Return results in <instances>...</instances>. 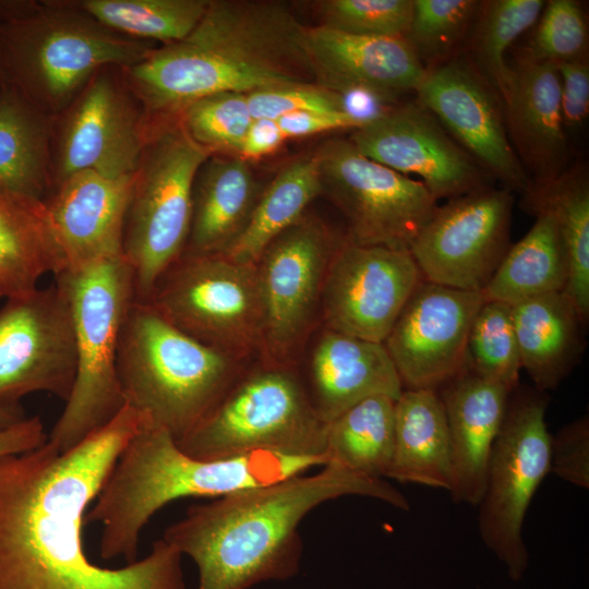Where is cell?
I'll list each match as a JSON object with an SVG mask.
<instances>
[{
	"label": "cell",
	"instance_id": "1",
	"mask_svg": "<svg viewBox=\"0 0 589 589\" xmlns=\"http://www.w3.org/2000/svg\"><path fill=\"white\" fill-rule=\"evenodd\" d=\"M142 422L125 405L104 428L59 452L0 457V589H185L182 555L163 538L121 568L92 563L85 514Z\"/></svg>",
	"mask_w": 589,
	"mask_h": 589
},
{
	"label": "cell",
	"instance_id": "2",
	"mask_svg": "<svg viewBox=\"0 0 589 589\" xmlns=\"http://www.w3.org/2000/svg\"><path fill=\"white\" fill-rule=\"evenodd\" d=\"M364 496L409 510L405 495L373 479L327 461L315 473L236 491L193 505L168 526L163 539L199 570L196 589H249L294 577L303 552L302 519L323 503Z\"/></svg>",
	"mask_w": 589,
	"mask_h": 589
},
{
	"label": "cell",
	"instance_id": "3",
	"mask_svg": "<svg viewBox=\"0 0 589 589\" xmlns=\"http://www.w3.org/2000/svg\"><path fill=\"white\" fill-rule=\"evenodd\" d=\"M305 28L279 1L209 0L183 39L121 70L154 127L211 95L315 83Z\"/></svg>",
	"mask_w": 589,
	"mask_h": 589
},
{
	"label": "cell",
	"instance_id": "4",
	"mask_svg": "<svg viewBox=\"0 0 589 589\" xmlns=\"http://www.w3.org/2000/svg\"><path fill=\"white\" fill-rule=\"evenodd\" d=\"M325 457H297L268 452L204 460L183 453L161 426L142 420L130 438L84 522H99L104 560L136 561L139 539L149 519L183 497H219L269 484L322 467Z\"/></svg>",
	"mask_w": 589,
	"mask_h": 589
},
{
	"label": "cell",
	"instance_id": "5",
	"mask_svg": "<svg viewBox=\"0 0 589 589\" xmlns=\"http://www.w3.org/2000/svg\"><path fill=\"white\" fill-rule=\"evenodd\" d=\"M157 47L106 27L74 0L0 1L7 82L52 118L97 71L133 65Z\"/></svg>",
	"mask_w": 589,
	"mask_h": 589
},
{
	"label": "cell",
	"instance_id": "6",
	"mask_svg": "<svg viewBox=\"0 0 589 589\" xmlns=\"http://www.w3.org/2000/svg\"><path fill=\"white\" fill-rule=\"evenodd\" d=\"M242 373L240 361L192 338L148 301L134 298L120 333L118 377L125 405L143 421L179 442Z\"/></svg>",
	"mask_w": 589,
	"mask_h": 589
},
{
	"label": "cell",
	"instance_id": "7",
	"mask_svg": "<svg viewBox=\"0 0 589 589\" xmlns=\"http://www.w3.org/2000/svg\"><path fill=\"white\" fill-rule=\"evenodd\" d=\"M67 290L76 338V376L48 442L65 452L108 424L125 406L118 377V348L135 298L133 273L123 255L55 276Z\"/></svg>",
	"mask_w": 589,
	"mask_h": 589
},
{
	"label": "cell",
	"instance_id": "8",
	"mask_svg": "<svg viewBox=\"0 0 589 589\" xmlns=\"http://www.w3.org/2000/svg\"><path fill=\"white\" fill-rule=\"evenodd\" d=\"M325 433L326 424L315 413L298 370L265 361L243 371L177 444L204 460L260 452L326 458Z\"/></svg>",
	"mask_w": 589,
	"mask_h": 589
},
{
	"label": "cell",
	"instance_id": "9",
	"mask_svg": "<svg viewBox=\"0 0 589 589\" xmlns=\"http://www.w3.org/2000/svg\"><path fill=\"white\" fill-rule=\"evenodd\" d=\"M212 154L178 120L154 127L133 173L122 254L130 265L135 299L147 300L159 277L184 252L193 187Z\"/></svg>",
	"mask_w": 589,
	"mask_h": 589
},
{
	"label": "cell",
	"instance_id": "10",
	"mask_svg": "<svg viewBox=\"0 0 589 589\" xmlns=\"http://www.w3.org/2000/svg\"><path fill=\"white\" fill-rule=\"evenodd\" d=\"M549 401L546 392L520 384L510 393L477 506L481 540L513 581L522 579L528 568L524 522L537 490L551 472Z\"/></svg>",
	"mask_w": 589,
	"mask_h": 589
},
{
	"label": "cell",
	"instance_id": "11",
	"mask_svg": "<svg viewBox=\"0 0 589 589\" xmlns=\"http://www.w3.org/2000/svg\"><path fill=\"white\" fill-rule=\"evenodd\" d=\"M145 301L187 335L238 361L261 349L264 308L255 264L182 254Z\"/></svg>",
	"mask_w": 589,
	"mask_h": 589
},
{
	"label": "cell",
	"instance_id": "12",
	"mask_svg": "<svg viewBox=\"0 0 589 589\" xmlns=\"http://www.w3.org/2000/svg\"><path fill=\"white\" fill-rule=\"evenodd\" d=\"M314 154L322 194L345 217L346 239L409 250L438 206L426 187L364 156L349 140H327Z\"/></svg>",
	"mask_w": 589,
	"mask_h": 589
},
{
	"label": "cell",
	"instance_id": "13",
	"mask_svg": "<svg viewBox=\"0 0 589 589\" xmlns=\"http://www.w3.org/2000/svg\"><path fill=\"white\" fill-rule=\"evenodd\" d=\"M148 139L146 115L121 68L100 69L53 118L52 190L84 170L111 178L132 176Z\"/></svg>",
	"mask_w": 589,
	"mask_h": 589
},
{
	"label": "cell",
	"instance_id": "14",
	"mask_svg": "<svg viewBox=\"0 0 589 589\" xmlns=\"http://www.w3.org/2000/svg\"><path fill=\"white\" fill-rule=\"evenodd\" d=\"M75 376V326L65 288L55 280L7 298L0 308V406L21 407V399L38 392L67 401Z\"/></svg>",
	"mask_w": 589,
	"mask_h": 589
},
{
	"label": "cell",
	"instance_id": "15",
	"mask_svg": "<svg viewBox=\"0 0 589 589\" xmlns=\"http://www.w3.org/2000/svg\"><path fill=\"white\" fill-rule=\"evenodd\" d=\"M337 240L320 219L304 214L277 236L255 263L264 308L265 361L293 365L311 328Z\"/></svg>",
	"mask_w": 589,
	"mask_h": 589
},
{
	"label": "cell",
	"instance_id": "16",
	"mask_svg": "<svg viewBox=\"0 0 589 589\" xmlns=\"http://www.w3.org/2000/svg\"><path fill=\"white\" fill-rule=\"evenodd\" d=\"M513 192L490 187L448 200L409 248L424 280L481 292L510 247Z\"/></svg>",
	"mask_w": 589,
	"mask_h": 589
},
{
	"label": "cell",
	"instance_id": "17",
	"mask_svg": "<svg viewBox=\"0 0 589 589\" xmlns=\"http://www.w3.org/2000/svg\"><path fill=\"white\" fill-rule=\"evenodd\" d=\"M422 280L409 250L360 245L345 239L324 277L320 306L325 328L384 342Z\"/></svg>",
	"mask_w": 589,
	"mask_h": 589
},
{
	"label": "cell",
	"instance_id": "18",
	"mask_svg": "<svg viewBox=\"0 0 589 589\" xmlns=\"http://www.w3.org/2000/svg\"><path fill=\"white\" fill-rule=\"evenodd\" d=\"M484 302L481 292L422 280L384 346L404 389H434L467 370L471 323Z\"/></svg>",
	"mask_w": 589,
	"mask_h": 589
},
{
	"label": "cell",
	"instance_id": "19",
	"mask_svg": "<svg viewBox=\"0 0 589 589\" xmlns=\"http://www.w3.org/2000/svg\"><path fill=\"white\" fill-rule=\"evenodd\" d=\"M349 141L364 156L419 176L436 201L489 187V175L418 100L381 111L354 129Z\"/></svg>",
	"mask_w": 589,
	"mask_h": 589
},
{
	"label": "cell",
	"instance_id": "20",
	"mask_svg": "<svg viewBox=\"0 0 589 589\" xmlns=\"http://www.w3.org/2000/svg\"><path fill=\"white\" fill-rule=\"evenodd\" d=\"M418 101L456 143L504 189L522 195L532 182L508 139L497 94L470 65L450 60L426 69Z\"/></svg>",
	"mask_w": 589,
	"mask_h": 589
},
{
	"label": "cell",
	"instance_id": "21",
	"mask_svg": "<svg viewBox=\"0 0 589 589\" xmlns=\"http://www.w3.org/2000/svg\"><path fill=\"white\" fill-rule=\"evenodd\" d=\"M305 47L315 83L341 96L392 101L416 92L426 73L404 38L353 35L320 24L305 28Z\"/></svg>",
	"mask_w": 589,
	"mask_h": 589
},
{
	"label": "cell",
	"instance_id": "22",
	"mask_svg": "<svg viewBox=\"0 0 589 589\" xmlns=\"http://www.w3.org/2000/svg\"><path fill=\"white\" fill-rule=\"evenodd\" d=\"M132 184L133 175L111 178L84 170L51 191L45 204L65 260L64 269L123 255Z\"/></svg>",
	"mask_w": 589,
	"mask_h": 589
},
{
	"label": "cell",
	"instance_id": "23",
	"mask_svg": "<svg viewBox=\"0 0 589 589\" xmlns=\"http://www.w3.org/2000/svg\"><path fill=\"white\" fill-rule=\"evenodd\" d=\"M301 381L322 422L329 423L356 404L372 397L397 400L404 387L383 342L324 328Z\"/></svg>",
	"mask_w": 589,
	"mask_h": 589
},
{
	"label": "cell",
	"instance_id": "24",
	"mask_svg": "<svg viewBox=\"0 0 589 589\" xmlns=\"http://www.w3.org/2000/svg\"><path fill=\"white\" fill-rule=\"evenodd\" d=\"M512 392L469 370L437 389L450 438L448 492L456 504L477 507L482 497L491 450Z\"/></svg>",
	"mask_w": 589,
	"mask_h": 589
},
{
	"label": "cell",
	"instance_id": "25",
	"mask_svg": "<svg viewBox=\"0 0 589 589\" xmlns=\"http://www.w3.org/2000/svg\"><path fill=\"white\" fill-rule=\"evenodd\" d=\"M503 101L508 139L532 183H544L565 170L568 145L555 63L521 58Z\"/></svg>",
	"mask_w": 589,
	"mask_h": 589
},
{
	"label": "cell",
	"instance_id": "26",
	"mask_svg": "<svg viewBox=\"0 0 589 589\" xmlns=\"http://www.w3.org/2000/svg\"><path fill=\"white\" fill-rule=\"evenodd\" d=\"M510 306L521 369L534 388L546 393L557 388L580 362L587 322L563 292L538 296Z\"/></svg>",
	"mask_w": 589,
	"mask_h": 589
},
{
	"label": "cell",
	"instance_id": "27",
	"mask_svg": "<svg viewBox=\"0 0 589 589\" xmlns=\"http://www.w3.org/2000/svg\"><path fill=\"white\" fill-rule=\"evenodd\" d=\"M261 191L247 160L211 155L194 181L183 254H223L244 229Z\"/></svg>",
	"mask_w": 589,
	"mask_h": 589
},
{
	"label": "cell",
	"instance_id": "28",
	"mask_svg": "<svg viewBox=\"0 0 589 589\" xmlns=\"http://www.w3.org/2000/svg\"><path fill=\"white\" fill-rule=\"evenodd\" d=\"M64 268L45 202L0 189V297L27 293Z\"/></svg>",
	"mask_w": 589,
	"mask_h": 589
},
{
	"label": "cell",
	"instance_id": "29",
	"mask_svg": "<svg viewBox=\"0 0 589 589\" xmlns=\"http://www.w3.org/2000/svg\"><path fill=\"white\" fill-rule=\"evenodd\" d=\"M387 478L450 490V438L437 390L404 389L395 401V447Z\"/></svg>",
	"mask_w": 589,
	"mask_h": 589
},
{
	"label": "cell",
	"instance_id": "30",
	"mask_svg": "<svg viewBox=\"0 0 589 589\" xmlns=\"http://www.w3.org/2000/svg\"><path fill=\"white\" fill-rule=\"evenodd\" d=\"M53 118L0 85V189L45 202L52 191Z\"/></svg>",
	"mask_w": 589,
	"mask_h": 589
},
{
	"label": "cell",
	"instance_id": "31",
	"mask_svg": "<svg viewBox=\"0 0 589 589\" xmlns=\"http://www.w3.org/2000/svg\"><path fill=\"white\" fill-rule=\"evenodd\" d=\"M536 220L517 243L509 247L481 291L484 300L509 305L538 296L563 292L568 279L564 245L552 213L529 209Z\"/></svg>",
	"mask_w": 589,
	"mask_h": 589
},
{
	"label": "cell",
	"instance_id": "32",
	"mask_svg": "<svg viewBox=\"0 0 589 589\" xmlns=\"http://www.w3.org/2000/svg\"><path fill=\"white\" fill-rule=\"evenodd\" d=\"M321 194L315 154L291 161L261 191L244 229L223 255L237 263L255 264L264 249L297 223Z\"/></svg>",
	"mask_w": 589,
	"mask_h": 589
},
{
	"label": "cell",
	"instance_id": "33",
	"mask_svg": "<svg viewBox=\"0 0 589 589\" xmlns=\"http://www.w3.org/2000/svg\"><path fill=\"white\" fill-rule=\"evenodd\" d=\"M522 197L528 211L542 207L552 213L568 264V279L563 293L588 322L589 182L585 170H565L551 181L532 183Z\"/></svg>",
	"mask_w": 589,
	"mask_h": 589
},
{
	"label": "cell",
	"instance_id": "34",
	"mask_svg": "<svg viewBox=\"0 0 589 589\" xmlns=\"http://www.w3.org/2000/svg\"><path fill=\"white\" fill-rule=\"evenodd\" d=\"M395 401L372 396L327 423V461L369 478H387L395 447Z\"/></svg>",
	"mask_w": 589,
	"mask_h": 589
},
{
	"label": "cell",
	"instance_id": "35",
	"mask_svg": "<svg viewBox=\"0 0 589 589\" xmlns=\"http://www.w3.org/2000/svg\"><path fill=\"white\" fill-rule=\"evenodd\" d=\"M76 4L106 27L142 40L172 44L202 19L209 0H77Z\"/></svg>",
	"mask_w": 589,
	"mask_h": 589
},
{
	"label": "cell",
	"instance_id": "36",
	"mask_svg": "<svg viewBox=\"0 0 589 589\" xmlns=\"http://www.w3.org/2000/svg\"><path fill=\"white\" fill-rule=\"evenodd\" d=\"M543 0H493L481 4L472 40V52L484 79L502 103L514 77L505 60L512 44L540 17Z\"/></svg>",
	"mask_w": 589,
	"mask_h": 589
},
{
	"label": "cell",
	"instance_id": "37",
	"mask_svg": "<svg viewBox=\"0 0 589 589\" xmlns=\"http://www.w3.org/2000/svg\"><path fill=\"white\" fill-rule=\"evenodd\" d=\"M467 370L514 390L521 369L512 306L504 302L482 303L470 326L467 340Z\"/></svg>",
	"mask_w": 589,
	"mask_h": 589
},
{
	"label": "cell",
	"instance_id": "38",
	"mask_svg": "<svg viewBox=\"0 0 589 589\" xmlns=\"http://www.w3.org/2000/svg\"><path fill=\"white\" fill-rule=\"evenodd\" d=\"M176 120L212 155L239 156L254 119L247 94L229 92L193 101Z\"/></svg>",
	"mask_w": 589,
	"mask_h": 589
},
{
	"label": "cell",
	"instance_id": "39",
	"mask_svg": "<svg viewBox=\"0 0 589 589\" xmlns=\"http://www.w3.org/2000/svg\"><path fill=\"white\" fill-rule=\"evenodd\" d=\"M412 1V16L404 39L422 62L444 58L462 38L481 7L474 0Z\"/></svg>",
	"mask_w": 589,
	"mask_h": 589
},
{
	"label": "cell",
	"instance_id": "40",
	"mask_svg": "<svg viewBox=\"0 0 589 589\" xmlns=\"http://www.w3.org/2000/svg\"><path fill=\"white\" fill-rule=\"evenodd\" d=\"M321 25L360 36L404 38L411 21L412 0L318 1Z\"/></svg>",
	"mask_w": 589,
	"mask_h": 589
},
{
	"label": "cell",
	"instance_id": "41",
	"mask_svg": "<svg viewBox=\"0 0 589 589\" xmlns=\"http://www.w3.org/2000/svg\"><path fill=\"white\" fill-rule=\"evenodd\" d=\"M587 41V22L579 3L551 0L544 4L524 58L555 64L579 59L585 57Z\"/></svg>",
	"mask_w": 589,
	"mask_h": 589
},
{
	"label": "cell",
	"instance_id": "42",
	"mask_svg": "<svg viewBox=\"0 0 589 589\" xmlns=\"http://www.w3.org/2000/svg\"><path fill=\"white\" fill-rule=\"evenodd\" d=\"M247 99L253 119L277 120L302 111H348L341 95L315 83L257 89L248 93Z\"/></svg>",
	"mask_w": 589,
	"mask_h": 589
},
{
	"label": "cell",
	"instance_id": "43",
	"mask_svg": "<svg viewBox=\"0 0 589 589\" xmlns=\"http://www.w3.org/2000/svg\"><path fill=\"white\" fill-rule=\"evenodd\" d=\"M551 472L580 489H589V418L580 417L551 436Z\"/></svg>",
	"mask_w": 589,
	"mask_h": 589
},
{
	"label": "cell",
	"instance_id": "44",
	"mask_svg": "<svg viewBox=\"0 0 589 589\" xmlns=\"http://www.w3.org/2000/svg\"><path fill=\"white\" fill-rule=\"evenodd\" d=\"M564 125L579 127L589 112V65L586 56L556 64Z\"/></svg>",
	"mask_w": 589,
	"mask_h": 589
},
{
	"label": "cell",
	"instance_id": "45",
	"mask_svg": "<svg viewBox=\"0 0 589 589\" xmlns=\"http://www.w3.org/2000/svg\"><path fill=\"white\" fill-rule=\"evenodd\" d=\"M276 121L286 140H289L335 130H354L366 120L348 111H302L280 117Z\"/></svg>",
	"mask_w": 589,
	"mask_h": 589
},
{
	"label": "cell",
	"instance_id": "46",
	"mask_svg": "<svg viewBox=\"0 0 589 589\" xmlns=\"http://www.w3.org/2000/svg\"><path fill=\"white\" fill-rule=\"evenodd\" d=\"M276 120L254 119L242 144L239 157L249 161L275 153L285 142Z\"/></svg>",
	"mask_w": 589,
	"mask_h": 589
},
{
	"label": "cell",
	"instance_id": "47",
	"mask_svg": "<svg viewBox=\"0 0 589 589\" xmlns=\"http://www.w3.org/2000/svg\"><path fill=\"white\" fill-rule=\"evenodd\" d=\"M48 434L39 417H26L0 432V457L33 449L46 443Z\"/></svg>",
	"mask_w": 589,
	"mask_h": 589
},
{
	"label": "cell",
	"instance_id": "48",
	"mask_svg": "<svg viewBox=\"0 0 589 589\" xmlns=\"http://www.w3.org/2000/svg\"><path fill=\"white\" fill-rule=\"evenodd\" d=\"M26 418L22 407L8 408L0 406V432Z\"/></svg>",
	"mask_w": 589,
	"mask_h": 589
},
{
	"label": "cell",
	"instance_id": "49",
	"mask_svg": "<svg viewBox=\"0 0 589 589\" xmlns=\"http://www.w3.org/2000/svg\"><path fill=\"white\" fill-rule=\"evenodd\" d=\"M4 82H7V72H5L4 62H3V58H2V53L0 49V84Z\"/></svg>",
	"mask_w": 589,
	"mask_h": 589
},
{
	"label": "cell",
	"instance_id": "50",
	"mask_svg": "<svg viewBox=\"0 0 589 589\" xmlns=\"http://www.w3.org/2000/svg\"><path fill=\"white\" fill-rule=\"evenodd\" d=\"M1 85V84H0Z\"/></svg>",
	"mask_w": 589,
	"mask_h": 589
}]
</instances>
